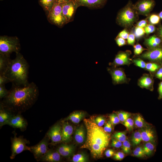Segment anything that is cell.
<instances>
[{"mask_svg":"<svg viewBox=\"0 0 162 162\" xmlns=\"http://www.w3.org/2000/svg\"><path fill=\"white\" fill-rule=\"evenodd\" d=\"M39 94L38 88L34 82L25 86L12 84L8 94L0 102L13 113H20L34 104Z\"/></svg>","mask_w":162,"mask_h":162,"instance_id":"obj_1","label":"cell"},{"mask_svg":"<svg viewBox=\"0 0 162 162\" xmlns=\"http://www.w3.org/2000/svg\"><path fill=\"white\" fill-rule=\"evenodd\" d=\"M84 122L86 130V138L80 148L88 149L94 158H99L109 145L110 135L98 126L93 118H85Z\"/></svg>","mask_w":162,"mask_h":162,"instance_id":"obj_2","label":"cell"},{"mask_svg":"<svg viewBox=\"0 0 162 162\" xmlns=\"http://www.w3.org/2000/svg\"><path fill=\"white\" fill-rule=\"evenodd\" d=\"M29 65L20 52L16 53V57L11 59L8 68L4 74L12 84L25 86L28 82Z\"/></svg>","mask_w":162,"mask_h":162,"instance_id":"obj_3","label":"cell"},{"mask_svg":"<svg viewBox=\"0 0 162 162\" xmlns=\"http://www.w3.org/2000/svg\"><path fill=\"white\" fill-rule=\"evenodd\" d=\"M138 14L131 1H129L118 12L116 19L117 24L125 28H129L133 25L138 20Z\"/></svg>","mask_w":162,"mask_h":162,"instance_id":"obj_4","label":"cell"},{"mask_svg":"<svg viewBox=\"0 0 162 162\" xmlns=\"http://www.w3.org/2000/svg\"><path fill=\"white\" fill-rule=\"evenodd\" d=\"M20 50V45L17 37L0 36V54L10 56L12 52H19Z\"/></svg>","mask_w":162,"mask_h":162,"instance_id":"obj_5","label":"cell"},{"mask_svg":"<svg viewBox=\"0 0 162 162\" xmlns=\"http://www.w3.org/2000/svg\"><path fill=\"white\" fill-rule=\"evenodd\" d=\"M48 19L52 23L61 27L67 23L62 12V4L55 2L49 12Z\"/></svg>","mask_w":162,"mask_h":162,"instance_id":"obj_6","label":"cell"},{"mask_svg":"<svg viewBox=\"0 0 162 162\" xmlns=\"http://www.w3.org/2000/svg\"><path fill=\"white\" fill-rule=\"evenodd\" d=\"M14 136L11 139V154L10 156L11 159H14L15 156L22 152L28 150L30 151V148L26 145L29 143V142L22 137H17L16 133L15 132Z\"/></svg>","mask_w":162,"mask_h":162,"instance_id":"obj_7","label":"cell"},{"mask_svg":"<svg viewBox=\"0 0 162 162\" xmlns=\"http://www.w3.org/2000/svg\"><path fill=\"white\" fill-rule=\"evenodd\" d=\"M49 140L46 135L38 144L30 147V152L33 153L34 158L37 161H40L42 157L49 150Z\"/></svg>","mask_w":162,"mask_h":162,"instance_id":"obj_8","label":"cell"},{"mask_svg":"<svg viewBox=\"0 0 162 162\" xmlns=\"http://www.w3.org/2000/svg\"><path fill=\"white\" fill-rule=\"evenodd\" d=\"M155 5L154 0H139L134 4L138 14L148 16Z\"/></svg>","mask_w":162,"mask_h":162,"instance_id":"obj_9","label":"cell"},{"mask_svg":"<svg viewBox=\"0 0 162 162\" xmlns=\"http://www.w3.org/2000/svg\"><path fill=\"white\" fill-rule=\"evenodd\" d=\"M79 6L73 0L62 4V12L67 23L73 21L77 8Z\"/></svg>","mask_w":162,"mask_h":162,"instance_id":"obj_10","label":"cell"},{"mask_svg":"<svg viewBox=\"0 0 162 162\" xmlns=\"http://www.w3.org/2000/svg\"><path fill=\"white\" fill-rule=\"evenodd\" d=\"M140 57L149 60L158 62H162V47L158 46L149 48L143 53Z\"/></svg>","mask_w":162,"mask_h":162,"instance_id":"obj_11","label":"cell"},{"mask_svg":"<svg viewBox=\"0 0 162 162\" xmlns=\"http://www.w3.org/2000/svg\"><path fill=\"white\" fill-rule=\"evenodd\" d=\"M107 70L111 76L114 84H122L127 81V78L126 75L122 68L112 67L108 68Z\"/></svg>","mask_w":162,"mask_h":162,"instance_id":"obj_12","label":"cell"},{"mask_svg":"<svg viewBox=\"0 0 162 162\" xmlns=\"http://www.w3.org/2000/svg\"><path fill=\"white\" fill-rule=\"evenodd\" d=\"M131 52L129 50L125 51H119L116 55L113 62L110 65L114 67L123 65H129L131 63L130 58Z\"/></svg>","mask_w":162,"mask_h":162,"instance_id":"obj_13","label":"cell"},{"mask_svg":"<svg viewBox=\"0 0 162 162\" xmlns=\"http://www.w3.org/2000/svg\"><path fill=\"white\" fill-rule=\"evenodd\" d=\"M62 126L59 123H56L50 129L47 136L53 144L62 142Z\"/></svg>","mask_w":162,"mask_h":162,"instance_id":"obj_14","label":"cell"},{"mask_svg":"<svg viewBox=\"0 0 162 162\" xmlns=\"http://www.w3.org/2000/svg\"><path fill=\"white\" fill-rule=\"evenodd\" d=\"M7 125L13 128H19L21 131H24L26 130L28 123L20 113H17L13 115Z\"/></svg>","mask_w":162,"mask_h":162,"instance_id":"obj_15","label":"cell"},{"mask_svg":"<svg viewBox=\"0 0 162 162\" xmlns=\"http://www.w3.org/2000/svg\"><path fill=\"white\" fill-rule=\"evenodd\" d=\"M79 7L85 6L91 8H99L105 4L107 0H73Z\"/></svg>","mask_w":162,"mask_h":162,"instance_id":"obj_16","label":"cell"},{"mask_svg":"<svg viewBox=\"0 0 162 162\" xmlns=\"http://www.w3.org/2000/svg\"><path fill=\"white\" fill-rule=\"evenodd\" d=\"M142 140L145 142L155 143L156 134L154 129L148 126L141 128L140 131Z\"/></svg>","mask_w":162,"mask_h":162,"instance_id":"obj_17","label":"cell"},{"mask_svg":"<svg viewBox=\"0 0 162 162\" xmlns=\"http://www.w3.org/2000/svg\"><path fill=\"white\" fill-rule=\"evenodd\" d=\"M62 122V142L64 143H67L71 140L73 128L68 122L63 121Z\"/></svg>","mask_w":162,"mask_h":162,"instance_id":"obj_18","label":"cell"},{"mask_svg":"<svg viewBox=\"0 0 162 162\" xmlns=\"http://www.w3.org/2000/svg\"><path fill=\"white\" fill-rule=\"evenodd\" d=\"M61 155L56 150L49 149L40 161L46 162H58L61 161Z\"/></svg>","mask_w":162,"mask_h":162,"instance_id":"obj_19","label":"cell"},{"mask_svg":"<svg viewBox=\"0 0 162 162\" xmlns=\"http://www.w3.org/2000/svg\"><path fill=\"white\" fill-rule=\"evenodd\" d=\"M14 114L10 110L4 106L1 103L0 104V127L7 124Z\"/></svg>","mask_w":162,"mask_h":162,"instance_id":"obj_20","label":"cell"},{"mask_svg":"<svg viewBox=\"0 0 162 162\" xmlns=\"http://www.w3.org/2000/svg\"><path fill=\"white\" fill-rule=\"evenodd\" d=\"M87 132L84 125L81 124L76 129L74 133V139L79 144L84 143L86 138Z\"/></svg>","mask_w":162,"mask_h":162,"instance_id":"obj_21","label":"cell"},{"mask_svg":"<svg viewBox=\"0 0 162 162\" xmlns=\"http://www.w3.org/2000/svg\"><path fill=\"white\" fill-rule=\"evenodd\" d=\"M75 149V147L73 145L63 143L60 145L56 150L61 156L69 157L73 154Z\"/></svg>","mask_w":162,"mask_h":162,"instance_id":"obj_22","label":"cell"},{"mask_svg":"<svg viewBox=\"0 0 162 162\" xmlns=\"http://www.w3.org/2000/svg\"><path fill=\"white\" fill-rule=\"evenodd\" d=\"M138 83L141 88L151 90L153 88V80L148 74H145L139 79Z\"/></svg>","mask_w":162,"mask_h":162,"instance_id":"obj_23","label":"cell"},{"mask_svg":"<svg viewBox=\"0 0 162 162\" xmlns=\"http://www.w3.org/2000/svg\"><path fill=\"white\" fill-rule=\"evenodd\" d=\"M86 115V113L83 111H76L71 113L63 121L70 120L74 123L78 124L83 118Z\"/></svg>","mask_w":162,"mask_h":162,"instance_id":"obj_24","label":"cell"},{"mask_svg":"<svg viewBox=\"0 0 162 162\" xmlns=\"http://www.w3.org/2000/svg\"><path fill=\"white\" fill-rule=\"evenodd\" d=\"M162 41L158 36L154 35L146 39L144 44L149 48H152L159 46Z\"/></svg>","mask_w":162,"mask_h":162,"instance_id":"obj_25","label":"cell"},{"mask_svg":"<svg viewBox=\"0 0 162 162\" xmlns=\"http://www.w3.org/2000/svg\"><path fill=\"white\" fill-rule=\"evenodd\" d=\"M10 60V56L0 54V74H4Z\"/></svg>","mask_w":162,"mask_h":162,"instance_id":"obj_26","label":"cell"},{"mask_svg":"<svg viewBox=\"0 0 162 162\" xmlns=\"http://www.w3.org/2000/svg\"><path fill=\"white\" fill-rule=\"evenodd\" d=\"M133 120L135 125L137 128H141L148 126L140 114H136L134 116Z\"/></svg>","mask_w":162,"mask_h":162,"instance_id":"obj_27","label":"cell"},{"mask_svg":"<svg viewBox=\"0 0 162 162\" xmlns=\"http://www.w3.org/2000/svg\"><path fill=\"white\" fill-rule=\"evenodd\" d=\"M143 148L146 155L149 156L153 154L155 149L154 143L146 142L144 145Z\"/></svg>","mask_w":162,"mask_h":162,"instance_id":"obj_28","label":"cell"},{"mask_svg":"<svg viewBox=\"0 0 162 162\" xmlns=\"http://www.w3.org/2000/svg\"><path fill=\"white\" fill-rule=\"evenodd\" d=\"M39 2L44 10L49 13L55 3V0H40Z\"/></svg>","mask_w":162,"mask_h":162,"instance_id":"obj_29","label":"cell"},{"mask_svg":"<svg viewBox=\"0 0 162 162\" xmlns=\"http://www.w3.org/2000/svg\"><path fill=\"white\" fill-rule=\"evenodd\" d=\"M88 155L84 153H80L74 155L72 158L73 162H88Z\"/></svg>","mask_w":162,"mask_h":162,"instance_id":"obj_30","label":"cell"},{"mask_svg":"<svg viewBox=\"0 0 162 162\" xmlns=\"http://www.w3.org/2000/svg\"><path fill=\"white\" fill-rule=\"evenodd\" d=\"M142 140L141 134L140 131H135L133 134L131 141L134 146H137L140 144Z\"/></svg>","mask_w":162,"mask_h":162,"instance_id":"obj_31","label":"cell"},{"mask_svg":"<svg viewBox=\"0 0 162 162\" xmlns=\"http://www.w3.org/2000/svg\"><path fill=\"white\" fill-rule=\"evenodd\" d=\"M112 137V138H115L122 142L126 140V136L125 132H116L113 134Z\"/></svg>","mask_w":162,"mask_h":162,"instance_id":"obj_32","label":"cell"},{"mask_svg":"<svg viewBox=\"0 0 162 162\" xmlns=\"http://www.w3.org/2000/svg\"><path fill=\"white\" fill-rule=\"evenodd\" d=\"M134 33L136 38L138 39L142 37L146 33L144 28L136 26L134 28Z\"/></svg>","mask_w":162,"mask_h":162,"instance_id":"obj_33","label":"cell"},{"mask_svg":"<svg viewBox=\"0 0 162 162\" xmlns=\"http://www.w3.org/2000/svg\"><path fill=\"white\" fill-rule=\"evenodd\" d=\"M120 121L123 122L125 121L127 119L130 118L131 114L128 112L121 111L118 112L117 113Z\"/></svg>","mask_w":162,"mask_h":162,"instance_id":"obj_34","label":"cell"},{"mask_svg":"<svg viewBox=\"0 0 162 162\" xmlns=\"http://www.w3.org/2000/svg\"><path fill=\"white\" fill-rule=\"evenodd\" d=\"M122 124L127 128V129L130 131L133 130L134 123L133 119L129 118L124 122H122Z\"/></svg>","mask_w":162,"mask_h":162,"instance_id":"obj_35","label":"cell"},{"mask_svg":"<svg viewBox=\"0 0 162 162\" xmlns=\"http://www.w3.org/2000/svg\"><path fill=\"white\" fill-rule=\"evenodd\" d=\"M160 18L158 15L152 14L148 17V20L150 23L153 25L158 24L160 21Z\"/></svg>","mask_w":162,"mask_h":162,"instance_id":"obj_36","label":"cell"},{"mask_svg":"<svg viewBox=\"0 0 162 162\" xmlns=\"http://www.w3.org/2000/svg\"><path fill=\"white\" fill-rule=\"evenodd\" d=\"M122 142V149L123 152L126 154L130 153L131 151V146L130 142L128 140H126Z\"/></svg>","mask_w":162,"mask_h":162,"instance_id":"obj_37","label":"cell"},{"mask_svg":"<svg viewBox=\"0 0 162 162\" xmlns=\"http://www.w3.org/2000/svg\"><path fill=\"white\" fill-rule=\"evenodd\" d=\"M133 155L137 157H143L146 156L143 147L139 146L136 147L133 151Z\"/></svg>","mask_w":162,"mask_h":162,"instance_id":"obj_38","label":"cell"},{"mask_svg":"<svg viewBox=\"0 0 162 162\" xmlns=\"http://www.w3.org/2000/svg\"><path fill=\"white\" fill-rule=\"evenodd\" d=\"M160 68V66L154 62L146 63V68L150 72H154Z\"/></svg>","mask_w":162,"mask_h":162,"instance_id":"obj_39","label":"cell"},{"mask_svg":"<svg viewBox=\"0 0 162 162\" xmlns=\"http://www.w3.org/2000/svg\"><path fill=\"white\" fill-rule=\"evenodd\" d=\"M109 117L110 120L113 126L118 124L120 122L117 113H113L110 115Z\"/></svg>","mask_w":162,"mask_h":162,"instance_id":"obj_40","label":"cell"},{"mask_svg":"<svg viewBox=\"0 0 162 162\" xmlns=\"http://www.w3.org/2000/svg\"><path fill=\"white\" fill-rule=\"evenodd\" d=\"M134 53L136 55L140 54L143 51L146 50L139 44H136L134 45Z\"/></svg>","mask_w":162,"mask_h":162,"instance_id":"obj_41","label":"cell"},{"mask_svg":"<svg viewBox=\"0 0 162 162\" xmlns=\"http://www.w3.org/2000/svg\"><path fill=\"white\" fill-rule=\"evenodd\" d=\"M134 64L140 68H146V63L142 59L137 58L134 59L133 61Z\"/></svg>","mask_w":162,"mask_h":162,"instance_id":"obj_42","label":"cell"},{"mask_svg":"<svg viewBox=\"0 0 162 162\" xmlns=\"http://www.w3.org/2000/svg\"><path fill=\"white\" fill-rule=\"evenodd\" d=\"M9 90H7L5 87V85H0V98H4L8 94Z\"/></svg>","mask_w":162,"mask_h":162,"instance_id":"obj_43","label":"cell"},{"mask_svg":"<svg viewBox=\"0 0 162 162\" xmlns=\"http://www.w3.org/2000/svg\"><path fill=\"white\" fill-rule=\"evenodd\" d=\"M145 33L147 34H149L154 32L156 30L155 27L151 23L148 24L144 28Z\"/></svg>","mask_w":162,"mask_h":162,"instance_id":"obj_44","label":"cell"},{"mask_svg":"<svg viewBox=\"0 0 162 162\" xmlns=\"http://www.w3.org/2000/svg\"><path fill=\"white\" fill-rule=\"evenodd\" d=\"M96 124L99 127H101L105 123L106 120L105 118L102 116L97 117L94 119Z\"/></svg>","mask_w":162,"mask_h":162,"instance_id":"obj_45","label":"cell"},{"mask_svg":"<svg viewBox=\"0 0 162 162\" xmlns=\"http://www.w3.org/2000/svg\"><path fill=\"white\" fill-rule=\"evenodd\" d=\"M135 36L133 32H131L127 39V43L128 44L131 45H134L135 42Z\"/></svg>","mask_w":162,"mask_h":162,"instance_id":"obj_46","label":"cell"},{"mask_svg":"<svg viewBox=\"0 0 162 162\" xmlns=\"http://www.w3.org/2000/svg\"><path fill=\"white\" fill-rule=\"evenodd\" d=\"M122 142L115 139L112 138V139L111 146L116 148H119L122 147Z\"/></svg>","mask_w":162,"mask_h":162,"instance_id":"obj_47","label":"cell"},{"mask_svg":"<svg viewBox=\"0 0 162 162\" xmlns=\"http://www.w3.org/2000/svg\"><path fill=\"white\" fill-rule=\"evenodd\" d=\"M112 126L111 122L109 120L105 124L103 128L104 130L106 133H110L112 130Z\"/></svg>","mask_w":162,"mask_h":162,"instance_id":"obj_48","label":"cell"},{"mask_svg":"<svg viewBox=\"0 0 162 162\" xmlns=\"http://www.w3.org/2000/svg\"><path fill=\"white\" fill-rule=\"evenodd\" d=\"M115 40L117 44L119 46H124L126 44V41L125 39L118 36L116 37Z\"/></svg>","mask_w":162,"mask_h":162,"instance_id":"obj_49","label":"cell"},{"mask_svg":"<svg viewBox=\"0 0 162 162\" xmlns=\"http://www.w3.org/2000/svg\"><path fill=\"white\" fill-rule=\"evenodd\" d=\"M129 34L128 31L125 28L120 32L117 36L126 39H127Z\"/></svg>","mask_w":162,"mask_h":162,"instance_id":"obj_50","label":"cell"},{"mask_svg":"<svg viewBox=\"0 0 162 162\" xmlns=\"http://www.w3.org/2000/svg\"><path fill=\"white\" fill-rule=\"evenodd\" d=\"M124 156L125 155L123 152H119L114 154L113 158L115 160H120L123 159Z\"/></svg>","mask_w":162,"mask_h":162,"instance_id":"obj_51","label":"cell"},{"mask_svg":"<svg viewBox=\"0 0 162 162\" xmlns=\"http://www.w3.org/2000/svg\"><path fill=\"white\" fill-rule=\"evenodd\" d=\"M10 81L4 74H0V85H5Z\"/></svg>","mask_w":162,"mask_h":162,"instance_id":"obj_52","label":"cell"},{"mask_svg":"<svg viewBox=\"0 0 162 162\" xmlns=\"http://www.w3.org/2000/svg\"><path fill=\"white\" fill-rule=\"evenodd\" d=\"M148 20L147 18L141 20L137 22L136 26L144 28L148 24Z\"/></svg>","mask_w":162,"mask_h":162,"instance_id":"obj_53","label":"cell"},{"mask_svg":"<svg viewBox=\"0 0 162 162\" xmlns=\"http://www.w3.org/2000/svg\"><path fill=\"white\" fill-rule=\"evenodd\" d=\"M104 153L106 157H110L114 155L115 154V152L112 149H108L105 151Z\"/></svg>","mask_w":162,"mask_h":162,"instance_id":"obj_54","label":"cell"},{"mask_svg":"<svg viewBox=\"0 0 162 162\" xmlns=\"http://www.w3.org/2000/svg\"><path fill=\"white\" fill-rule=\"evenodd\" d=\"M155 76L158 78L162 80V67L159 68L156 73Z\"/></svg>","mask_w":162,"mask_h":162,"instance_id":"obj_55","label":"cell"},{"mask_svg":"<svg viewBox=\"0 0 162 162\" xmlns=\"http://www.w3.org/2000/svg\"><path fill=\"white\" fill-rule=\"evenodd\" d=\"M158 36L162 41V25L160 26L157 30Z\"/></svg>","mask_w":162,"mask_h":162,"instance_id":"obj_56","label":"cell"},{"mask_svg":"<svg viewBox=\"0 0 162 162\" xmlns=\"http://www.w3.org/2000/svg\"><path fill=\"white\" fill-rule=\"evenodd\" d=\"M158 92L159 94V98L161 99L162 98V82H161L159 85Z\"/></svg>","mask_w":162,"mask_h":162,"instance_id":"obj_57","label":"cell"},{"mask_svg":"<svg viewBox=\"0 0 162 162\" xmlns=\"http://www.w3.org/2000/svg\"><path fill=\"white\" fill-rule=\"evenodd\" d=\"M70 0H55V2L62 4L69 1Z\"/></svg>","mask_w":162,"mask_h":162,"instance_id":"obj_58","label":"cell"},{"mask_svg":"<svg viewBox=\"0 0 162 162\" xmlns=\"http://www.w3.org/2000/svg\"><path fill=\"white\" fill-rule=\"evenodd\" d=\"M158 15L159 16L160 19L162 20V11L159 13Z\"/></svg>","mask_w":162,"mask_h":162,"instance_id":"obj_59","label":"cell"},{"mask_svg":"<svg viewBox=\"0 0 162 162\" xmlns=\"http://www.w3.org/2000/svg\"></svg>","mask_w":162,"mask_h":162,"instance_id":"obj_60","label":"cell"}]
</instances>
